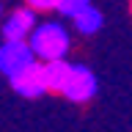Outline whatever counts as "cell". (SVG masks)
Listing matches in <instances>:
<instances>
[{"label": "cell", "instance_id": "obj_6", "mask_svg": "<svg viewBox=\"0 0 132 132\" xmlns=\"http://www.w3.org/2000/svg\"><path fill=\"white\" fill-rule=\"evenodd\" d=\"M72 72V63L63 61V58H55V61H44L41 63V74H44V85L47 91H61L63 88L66 77Z\"/></svg>", "mask_w": 132, "mask_h": 132}, {"label": "cell", "instance_id": "obj_8", "mask_svg": "<svg viewBox=\"0 0 132 132\" xmlns=\"http://www.w3.org/2000/svg\"><path fill=\"white\" fill-rule=\"evenodd\" d=\"M85 6H91V0H58V6H55V11L61 16H69L72 19L80 8H85Z\"/></svg>", "mask_w": 132, "mask_h": 132}, {"label": "cell", "instance_id": "obj_9", "mask_svg": "<svg viewBox=\"0 0 132 132\" xmlns=\"http://www.w3.org/2000/svg\"><path fill=\"white\" fill-rule=\"evenodd\" d=\"M25 6H30L33 11H55L58 0H25Z\"/></svg>", "mask_w": 132, "mask_h": 132}, {"label": "cell", "instance_id": "obj_11", "mask_svg": "<svg viewBox=\"0 0 132 132\" xmlns=\"http://www.w3.org/2000/svg\"><path fill=\"white\" fill-rule=\"evenodd\" d=\"M129 8H132V6H129Z\"/></svg>", "mask_w": 132, "mask_h": 132}, {"label": "cell", "instance_id": "obj_7", "mask_svg": "<svg viewBox=\"0 0 132 132\" xmlns=\"http://www.w3.org/2000/svg\"><path fill=\"white\" fill-rule=\"evenodd\" d=\"M72 22H74V28L82 33V36H94V33L102 28V22H105V16H102V11L99 8H94V6H85V8H80L77 14L72 16Z\"/></svg>", "mask_w": 132, "mask_h": 132}, {"label": "cell", "instance_id": "obj_4", "mask_svg": "<svg viewBox=\"0 0 132 132\" xmlns=\"http://www.w3.org/2000/svg\"><path fill=\"white\" fill-rule=\"evenodd\" d=\"M11 80V88L14 94L25 99H36L41 94H47V85H44V74H41V61H33L30 66H25L22 72H16L8 77Z\"/></svg>", "mask_w": 132, "mask_h": 132}, {"label": "cell", "instance_id": "obj_2", "mask_svg": "<svg viewBox=\"0 0 132 132\" xmlns=\"http://www.w3.org/2000/svg\"><path fill=\"white\" fill-rule=\"evenodd\" d=\"M58 94L66 96L69 102L82 105V102L94 99V94H96V74L91 72L88 66H82V63H72V72H69L63 88L58 91Z\"/></svg>", "mask_w": 132, "mask_h": 132}, {"label": "cell", "instance_id": "obj_1", "mask_svg": "<svg viewBox=\"0 0 132 132\" xmlns=\"http://www.w3.org/2000/svg\"><path fill=\"white\" fill-rule=\"evenodd\" d=\"M28 47L33 50L36 61H55V58H66L69 47H72V36L61 22H36L30 36H28Z\"/></svg>", "mask_w": 132, "mask_h": 132}, {"label": "cell", "instance_id": "obj_3", "mask_svg": "<svg viewBox=\"0 0 132 132\" xmlns=\"http://www.w3.org/2000/svg\"><path fill=\"white\" fill-rule=\"evenodd\" d=\"M33 61H36V55L28 47V39H3V44H0V72L6 77L22 72Z\"/></svg>", "mask_w": 132, "mask_h": 132}, {"label": "cell", "instance_id": "obj_5", "mask_svg": "<svg viewBox=\"0 0 132 132\" xmlns=\"http://www.w3.org/2000/svg\"><path fill=\"white\" fill-rule=\"evenodd\" d=\"M33 25H36V11L30 6H19L3 19L0 33H3V39H28Z\"/></svg>", "mask_w": 132, "mask_h": 132}, {"label": "cell", "instance_id": "obj_10", "mask_svg": "<svg viewBox=\"0 0 132 132\" xmlns=\"http://www.w3.org/2000/svg\"><path fill=\"white\" fill-rule=\"evenodd\" d=\"M0 19H3V3H0Z\"/></svg>", "mask_w": 132, "mask_h": 132}]
</instances>
